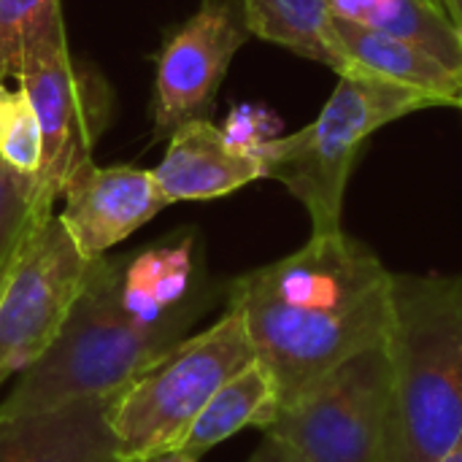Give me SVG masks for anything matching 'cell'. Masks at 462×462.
Listing matches in <instances>:
<instances>
[{
	"instance_id": "6da1fadb",
	"label": "cell",
	"mask_w": 462,
	"mask_h": 462,
	"mask_svg": "<svg viewBox=\"0 0 462 462\" xmlns=\"http://www.w3.org/2000/svg\"><path fill=\"white\" fill-rule=\"evenodd\" d=\"M395 273L344 230L311 233L292 254L230 284L257 360L279 406L360 352L387 346L395 322Z\"/></svg>"
},
{
	"instance_id": "7a4b0ae2",
	"label": "cell",
	"mask_w": 462,
	"mask_h": 462,
	"mask_svg": "<svg viewBox=\"0 0 462 462\" xmlns=\"http://www.w3.org/2000/svg\"><path fill=\"white\" fill-rule=\"evenodd\" d=\"M122 260H92L87 284L57 341L27 368L0 406V422L49 411L73 401L122 393L160 363L208 306L206 292L160 325H135L119 306Z\"/></svg>"
},
{
	"instance_id": "3957f363",
	"label": "cell",
	"mask_w": 462,
	"mask_h": 462,
	"mask_svg": "<svg viewBox=\"0 0 462 462\" xmlns=\"http://www.w3.org/2000/svg\"><path fill=\"white\" fill-rule=\"evenodd\" d=\"M384 462H439L462 433V276H398Z\"/></svg>"
},
{
	"instance_id": "277c9868",
	"label": "cell",
	"mask_w": 462,
	"mask_h": 462,
	"mask_svg": "<svg viewBox=\"0 0 462 462\" xmlns=\"http://www.w3.org/2000/svg\"><path fill=\"white\" fill-rule=\"evenodd\" d=\"M436 106H441L436 97L379 76H338L336 92L311 125L254 143V149L265 179L282 181L306 206L314 233H336L349 173L365 138L401 116Z\"/></svg>"
},
{
	"instance_id": "5b68a950",
	"label": "cell",
	"mask_w": 462,
	"mask_h": 462,
	"mask_svg": "<svg viewBox=\"0 0 462 462\" xmlns=\"http://www.w3.org/2000/svg\"><path fill=\"white\" fill-rule=\"evenodd\" d=\"M254 346L238 311L179 341L160 363L114 395L108 425L116 460L141 462L181 444L217 390L254 363Z\"/></svg>"
},
{
	"instance_id": "8992f818",
	"label": "cell",
	"mask_w": 462,
	"mask_h": 462,
	"mask_svg": "<svg viewBox=\"0 0 462 462\" xmlns=\"http://www.w3.org/2000/svg\"><path fill=\"white\" fill-rule=\"evenodd\" d=\"M390 395L387 346H376L276 406L263 433L303 462H384Z\"/></svg>"
},
{
	"instance_id": "52a82bcc",
	"label": "cell",
	"mask_w": 462,
	"mask_h": 462,
	"mask_svg": "<svg viewBox=\"0 0 462 462\" xmlns=\"http://www.w3.org/2000/svg\"><path fill=\"white\" fill-rule=\"evenodd\" d=\"M16 81L27 92L41 125L43 160L38 184L43 198L54 203L70 173L92 160L103 122V106L95 97L97 87L70 57L62 11L24 38Z\"/></svg>"
},
{
	"instance_id": "ba28073f",
	"label": "cell",
	"mask_w": 462,
	"mask_h": 462,
	"mask_svg": "<svg viewBox=\"0 0 462 462\" xmlns=\"http://www.w3.org/2000/svg\"><path fill=\"white\" fill-rule=\"evenodd\" d=\"M89 265L60 217H49L24 241L0 298V384L27 371L57 341Z\"/></svg>"
},
{
	"instance_id": "9c48e42d",
	"label": "cell",
	"mask_w": 462,
	"mask_h": 462,
	"mask_svg": "<svg viewBox=\"0 0 462 462\" xmlns=\"http://www.w3.org/2000/svg\"><path fill=\"white\" fill-rule=\"evenodd\" d=\"M246 32L244 11L238 16L236 3L217 0H206L173 32L157 60L154 127L160 138L208 111Z\"/></svg>"
},
{
	"instance_id": "30bf717a",
	"label": "cell",
	"mask_w": 462,
	"mask_h": 462,
	"mask_svg": "<svg viewBox=\"0 0 462 462\" xmlns=\"http://www.w3.org/2000/svg\"><path fill=\"white\" fill-rule=\"evenodd\" d=\"M60 198H65L60 222L87 260L103 257L168 206L152 171L133 165L100 168L92 160L70 173Z\"/></svg>"
},
{
	"instance_id": "8fae6325",
	"label": "cell",
	"mask_w": 462,
	"mask_h": 462,
	"mask_svg": "<svg viewBox=\"0 0 462 462\" xmlns=\"http://www.w3.org/2000/svg\"><path fill=\"white\" fill-rule=\"evenodd\" d=\"M168 138V152L152 171L168 203L214 200L265 179L257 149L227 138L206 116L184 122Z\"/></svg>"
},
{
	"instance_id": "7c38bea8",
	"label": "cell",
	"mask_w": 462,
	"mask_h": 462,
	"mask_svg": "<svg viewBox=\"0 0 462 462\" xmlns=\"http://www.w3.org/2000/svg\"><path fill=\"white\" fill-rule=\"evenodd\" d=\"M114 395L73 401L0 422V462H108L116 441L108 425Z\"/></svg>"
},
{
	"instance_id": "4fadbf2b",
	"label": "cell",
	"mask_w": 462,
	"mask_h": 462,
	"mask_svg": "<svg viewBox=\"0 0 462 462\" xmlns=\"http://www.w3.org/2000/svg\"><path fill=\"white\" fill-rule=\"evenodd\" d=\"M336 32L360 73L411 87L441 106H462V76L422 46L346 16H336Z\"/></svg>"
},
{
	"instance_id": "5bb4252c",
	"label": "cell",
	"mask_w": 462,
	"mask_h": 462,
	"mask_svg": "<svg viewBox=\"0 0 462 462\" xmlns=\"http://www.w3.org/2000/svg\"><path fill=\"white\" fill-rule=\"evenodd\" d=\"M198 295L203 290L198 284L195 236L179 244L149 246L122 263L119 306L135 325H160Z\"/></svg>"
},
{
	"instance_id": "9a60e30c",
	"label": "cell",
	"mask_w": 462,
	"mask_h": 462,
	"mask_svg": "<svg viewBox=\"0 0 462 462\" xmlns=\"http://www.w3.org/2000/svg\"><path fill=\"white\" fill-rule=\"evenodd\" d=\"M241 11L249 32L317 60L338 76L360 73L336 32L330 0H241Z\"/></svg>"
},
{
	"instance_id": "2e32d148",
	"label": "cell",
	"mask_w": 462,
	"mask_h": 462,
	"mask_svg": "<svg viewBox=\"0 0 462 462\" xmlns=\"http://www.w3.org/2000/svg\"><path fill=\"white\" fill-rule=\"evenodd\" d=\"M276 406V382L271 371L260 360H254L217 390V395L198 414V420L192 422L179 447L203 457L206 452H211L214 447H219L222 441L246 428L263 430L271 422Z\"/></svg>"
},
{
	"instance_id": "e0dca14e",
	"label": "cell",
	"mask_w": 462,
	"mask_h": 462,
	"mask_svg": "<svg viewBox=\"0 0 462 462\" xmlns=\"http://www.w3.org/2000/svg\"><path fill=\"white\" fill-rule=\"evenodd\" d=\"M336 16H346L390 35L406 38L462 76V32L433 0H330Z\"/></svg>"
},
{
	"instance_id": "ac0fdd59",
	"label": "cell",
	"mask_w": 462,
	"mask_h": 462,
	"mask_svg": "<svg viewBox=\"0 0 462 462\" xmlns=\"http://www.w3.org/2000/svg\"><path fill=\"white\" fill-rule=\"evenodd\" d=\"M54 203L41 192L38 176L11 168L0 157V271L19 254L24 241L54 217Z\"/></svg>"
},
{
	"instance_id": "d6986e66",
	"label": "cell",
	"mask_w": 462,
	"mask_h": 462,
	"mask_svg": "<svg viewBox=\"0 0 462 462\" xmlns=\"http://www.w3.org/2000/svg\"><path fill=\"white\" fill-rule=\"evenodd\" d=\"M0 157L27 173H41L43 160V138L35 108L22 87L0 84Z\"/></svg>"
},
{
	"instance_id": "ffe728a7",
	"label": "cell",
	"mask_w": 462,
	"mask_h": 462,
	"mask_svg": "<svg viewBox=\"0 0 462 462\" xmlns=\"http://www.w3.org/2000/svg\"><path fill=\"white\" fill-rule=\"evenodd\" d=\"M57 11L60 0H0V84L19 76L24 38Z\"/></svg>"
},
{
	"instance_id": "44dd1931",
	"label": "cell",
	"mask_w": 462,
	"mask_h": 462,
	"mask_svg": "<svg viewBox=\"0 0 462 462\" xmlns=\"http://www.w3.org/2000/svg\"><path fill=\"white\" fill-rule=\"evenodd\" d=\"M246 462H303L290 447H284L282 441H276V439H268L265 436V441L257 447V452L249 457Z\"/></svg>"
},
{
	"instance_id": "7402d4cb",
	"label": "cell",
	"mask_w": 462,
	"mask_h": 462,
	"mask_svg": "<svg viewBox=\"0 0 462 462\" xmlns=\"http://www.w3.org/2000/svg\"><path fill=\"white\" fill-rule=\"evenodd\" d=\"M141 462H200V457L192 455V452H187V449H181V447H173V449L154 452V455H149L146 460Z\"/></svg>"
},
{
	"instance_id": "603a6c76",
	"label": "cell",
	"mask_w": 462,
	"mask_h": 462,
	"mask_svg": "<svg viewBox=\"0 0 462 462\" xmlns=\"http://www.w3.org/2000/svg\"><path fill=\"white\" fill-rule=\"evenodd\" d=\"M439 462H462V433H460V439L452 444V449L441 457Z\"/></svg>"
},
{
	"instance_id": "cb8c5ba5",
	"label": "cell",
	"mask_w": 462,
	"mask_h": 462,
	"mask_svg": "<svg viewBox=\"0 0 462 462\" xmlns=\"http://www.w3.org/2000/svg\"><path fill=\"white\" fill-rule=\"evenodd\" d=\"M14 263H16V257L0 271V298H3V292H5V284H8V276H11V268H14Z\"/></svg>"
},
{
	"instance_id": "d4e9b609",
	"label": "cell",
	"mask_w": 462,
	"mask_h": 462,
	"mask_svg": "<svg viewBox=\"0 0 462 462\" xmlns=\"http://www.w3.org/2000/svg\"><path fill=\"white\" fill-rule=\"evenodd\" d=\"M433 3H436L439 8H444V11L455 19V3H452V0H433ZM455 24H457V22H455Z\"/></svg>"
},
{
	"instance_id": "484cf974",
	"label": "cell",
	"mask_w": 462,
	"mask_h": 462,
	"mask_svg": "<svg viewBox=\"0 0 462 462\" xmlns=\"http://www.w3.org/2000/svg\"><path fill=\"white\" fill-rule=\"evenodd\" d=\"M455 3V22L457 27H462V0H452Z\"/></svg>"
},
{
	"instance_id": "4316f807",
	"label": "cell",
	"mask_w": 462,
	"mask_h": 462,
	"mask_svg": "<svg viewBox=\"0 0 462 462\" xmlns=\"http://www.w3.org/2000/svg\"><path fill=\"white\" fill-rule=\"evenodd\" d=\"M108 462H119V460H116V457H114V460H108Z\"/></svg>"
},
{
	"instance_id": "83f0119b",
	"label": "cell",
	"mask_w": 462,
	"mask_h": 462,
	"mask_svg": "<svg viewBox=\"0 0 462 462\" xmlns=\"http://www.w3.org/2000/svg\"><path fill=\"white\" fill-rule=\"evenodd\" d=\"M460 32H462V27H460Z\"/></svg>"
},
{
	"instance_id": "f1b7e54d",
	"label": "cell",
	"mask_w": 462,
	"mask_h": 462,
	"mask_svg": "<svg viewBox=\"0 0 462 462\" xmlns=\"http://www.w3.org/2000/svg\"><path fill=\"white\" fill-rule=\"evenodd\" d=\"M460 108H462V106H460Z\"/></svg>"
}]
</instances>
